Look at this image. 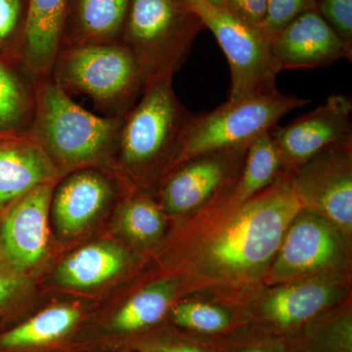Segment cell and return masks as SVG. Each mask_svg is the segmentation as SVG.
I'll list each match as a JSON object with an SVG mask.
<instances>
[{
	"label": "cell",
	"mask_w": 352,
	"mask_h": 352,
	"mask_svg": "<svg viewBox=\"0 0 352 352\" xmlns=\"http://www.w3.org/2000/svg\"><path fill=\"white\" fill-rule=\"evenodd\" d=\"M82 312L72 305L46 308L19 325L0 331V352H20L63 339L80 321Z\"/></svg>",
	"instance_id": "21"
},
{
	"label": "cell",
	"mask_w": 352,
	"mask_h": 352,
	"mask_svg": "<svg viewBox=\"0 0 352 352\" xmlns=\"http://www.w3.org/2000/svg\"><path fill=\"white\" fill-rule=\"evenodd\" d=\"M27 15L28 0H0V56L20 60Z\"/></svg>",
	"instance_id": "26"
},
{
	"label": "cell",
	"mask_w": 352,
	"mask_h": 352,
	"mask_svg": "<svg viewBox=\"0 0 352 352\" xmlns=\"http://www.w3.org/2000/svg\"><path fill=\"white\" fill-rule=\"evenodd\" d=\"M122 232L134 242H153L163 233L164 220L159 208L144 196H132L122 203L118 214Z\"/></svg>",
	"instance_id": "24"
},
{
	"label": "cell",
	"mask_w": 352,
	"mask_h": 352,
	"mask_svg": "<svg viewBox=\"0 0 352 352\" xmlns=\"http://www.w3.org/2000/svg\"><path fill=\"white\" fill-rule=\"evenodd\" d=\"M50 76L71 96L85 95L108 117L118 118L135 105L147 83L138 60L120 41L62 47Z\"/></svg>",
	"instance_id": "3"
},
{
	"label": "cell",
	"mask_w": 352,
	"mask_h": 352,
	"mask_svg": "<svg viewBox=\"0 0 352 352\" xmlns=\"http://www.w3.org/2000/svg\"><path fill=\"white\" fill-rule=\"evenodd\" d=\"M126 263V252L119 245L94 243L67 256L58 266L55 278L67 288H94L118 276Z\"/></svg>",
	"instance_id": "19"
},
{
	"label": "cell",
	"mask_w": 352,
	"mask_h": 352,
	"mask_svg": "<svg viewBox=\"0 0 352 352\" xmlns=\"http://www.w3.org/2000/svg\"><path fill=\"white\" fill-rule=\"evenodd\" d=\"M317 10L340 38L352 44V0H317Z\"/></svg>",
	"instance_id": "29"
},
{
	"label": "cell",
	"mask_w": 352,
	"mask_h": 352,
	"mask_svg": "<svg viewBox=\"0 0 352 352\" xmlns=\"http://www.w3.org/2000/svg\"><path fill=\"white\" fill-rule=\"evenodd\" d=\"M36 80L19 59L0 56V134H25L36 110Z\"/></svg>",
	"instance_id": "20"
},
{
	"label": "cell",
	"mask_w": 352,
	"mask_h": 352,
	"mask_svg": "<svg viewBox=\"0 0 352 352\" xmlns=\"http://www.w3.org/2000/svg\"><path fill=\"white\" fill-rule=\"evenodd\" d=\"M24 274L0 264V318L8 314L27 289Z\"/></svg>",
	"instance_id": "30"
},
{
	"label": "cell",
	"mask_w": 352,
	"mask_h": 352,
	"mask_svg": "<svg viewBox=\"0 0 352 352\" xmlns=\"http://www.w3.org/2000/svg\"><path fill=\"white\" fill-rule=\"evenodd\" d=\"M204 1L208 2V3L212 4V6L226 7V0H204Z\"/></svg>",
	"instance_id": "34"
},
{
	"label": "cell",
	"mask_w": 352,
	"mask_h": 352,
	"mask_svg": "<svg viewBox=\"0 0 352 352\" xmlns=\"http://www.w3.org/2000/svg\"><path fill=\"white\" fill-rule=\"evenodd\" d=\"M162 351L164 352H204L198 347L187 346V344H179V346L166 347Z\"/></svg>",
	"instance_id": "33"
},
{
	"label": "cell",
	"mask_w": 352,
	"mask_h": 352,
	"mask_svg": "<svg viewBox=\"0 0 352 352\" xmlns=\"http://www.w3.org/2000/svg\"><path fill=\"white\" fill-rule=\"evenodd\" d=\"M249 146L208 153L180 164L166 176L160 190L164 210L185 214L210 200L244 164Z\"/></svg>",
	"instance_id": "11"
},
{
	"label": "cell",
	"mask_w": 352,
	"mask_h": 352,
	"mask_svg": "<svg viewBox=\"0 0 352 352\" xmlns=\"http://www.w3.org/2000/svg\"><path fill=\"white\" fill-rule=\"evenodd\" d=\"M308 103V99L276 91L227 100L210 112L193 115L180 134L170 163L176 166L200 155L251 144L286 113Z\"/></svg>",
	"instance_id": "6"
},
{
	"label": "cell",
	"mask_w": 352,
	"mask_h": 352,
	"mask_svg": "<svg viewBox=\"0 0 352 352\" xmlns=\"http://www.w3.org/2000/svg\"><path fill=\"white\" fill-rule=\"evenodd\" d=\"M173 76L153 78L122 117L115 159L126 173L148 182L164 161L170 163L180 134L191 119L176 96Z\"/></svg>",
	"instance_id": "4"
},
{
	"label": "cell",
	"mask_w": 352,
	"mask_h": 352,
	"mask_svg": "<svg viewBox=\"0 0 352 352\" xmlns=\"http://www.w3.org/2000/svg\"><path fill=\"white\" fill-rule=\"evenodd\" d=\"M60 177L56 166L29 133L0 134V214L28 192Z\"/></svg>",
	"instance_id": "15"
},
{
	"label": "cell",
	"mask_w": 352,
	"mask_h": 352,
	"mask_svg": "<svg viewBox=\"0 0 352 352\" xmlns=\"http://www.w3.org/2000/svg\"><path fill=\"white\" fill-rule=\"evenodd\" d=\"M351 159V141L331 145L291 176L303 207L319 212L346 235L352 229Z\"/></svg>",
	"instance_id": "8"
},
{
	"label": "cell",
	"mask_w": 352,
	"mask_h": 352,
	"mask_svg": "<svg viewBox=\"0 0 352 352\" xmlns=\"http://www.w3.org/2000/svg\"><path fill=\"white\" fill-rule=\"evenodd\" d=\"M337 286L320 281L289 285L271 294L261 307V317L288 330L314 319L333 302Z\"/></svg>",
	"instance_id": "18"
},
{
	"label": "cell",
	"mask_w": 352,
	"mask_h": 352,
	"mask_svg": "<svg viewBox=\"0 0 352 352\" xmlns=\"http://www.w3.org/2000/svg\"><path fill=\"white\" fill-rule=\"evenodd\" d=\"M231 352V351H230ZM232 352H287L276 342H256L237 347Z\"/></svg>",
	"instance_id": "32"
},
{
	"label": "cell",
	"mask_w": 352,
	"mask_h": 352,
	"mask_svg": "<svg viewBox=\"0 0 352 352\" xmlns=\"http://www.w3.org/2000/svg\"><path fill=\"white\" fill-rule=\"evenodd\" d=\"M2 325H3V319L0 318V331L2 330Z\"/></svg>",
	"instance_id": "35"
},
{
	"label": "cell",
	"mask_w": 352,
	"mask_h": 352,
	"mask_svg": "<svg viewBox=\"0 0 352 352\" xmlns=\"http://www.w3.org/2000/svg\"><path fill=\"white\" fill-rule=\"evenodd\" d=\"M267 0H226V7L248 25L261 31Z\"/></svg>",
	"instance_id": "31"
},
{
	"label": "cell",
	"mask_w": 352,
	"mask_h": 352,
	"mask_svg": "<svg viewBox=\"0 0 352 352\" xmlns=\"http://www.w3.org/2000/svg\"><path fill=\"white\" fill-rule=\"evenodd\" d=\"M69 0H28L27 27L20 61L32 78L51 75L62 36Z\"/></svg>",
	"instance_id": "16"
},
{
	"label": "cell",
	"mask_w": 352,
	"mask_h": 352,
	"mask_svg": "<svg viewBox=\"0 0 352 352\" xmlns=\"http://www.w3.org/2000/svg\"><path fill=\"white\" fill-rule=\"evenodd\" d=\"M129 0H69L61 48L120 41Z\"/></svg>",
	"instance_id": "17"
},
{
	"label": "cell",
	"mask_w": 352,
	"mask_h": 352,
	"mask_svg": "<svg viewBox=\"0 0 352 352\" xmlns=\"http://www.w3.org/2000/svg\"><path fill=\"white\" fill-rule=\"evenodd\" d=\"M205 28L214 34L230 67L228 100H239L278 91L277 71L270 43L263 32L248 25L226 7L204 0H185Z\"/></svg>",
	"instance_id": "7"
},
{
	"label": "cell",
	"mask_w": 352,
	"mask_h": 352,
	"mask_svg": "<svg viewBox=\"0 0 352 352\" xmlns=\"http://www.w3.org/2000/svg\"><path fill=\"white\" fill-rule=\"evenodd\" d=\"M270 53L277 73L286 69L330 66L351 60L352 44L340 38L317 8L292 21L270 41Z\"/></svg>",
	"instance_id": "13"
},
{
	"label": "cell",
	"mask_w": 352,
	"mask_h": 352,
	"mask_svg": "<svg viewBox=\"0 0 352 352\" xmlns=\"http://www.w3.org/2000/svg\"><path fill=\"white\" fill-rule=\"evenodd\" d=\"M36 110L28 133L65 171L105 166L115 159L122 118L101 117L73 100L51 76L36 82Z\"/></svg>",
	"instance_id": "1"
},
{
	"label": "cell",
	"mask_w": 352,
	"mask_h": 352,
	"mask_svg": "<svg viewBox=\"0 0 352 352\" xmlns=\"http://www.w3.org/2000/svg\"><path fill=\"white\" fill-rule=\"evenodd\" d=\"M176 325L195 332L220 333L230 325V316L226 310L208 303L188 302L176 305L171 312Z\"/></svg>",
	"instance_id": "25"
},
{
	"label": "cell",
	"mask_w": 352,
	"mask_h": 352,
	"mask_svg": "<svg viewBox=\"0 0 352 352\" xmlns=\"http://www.w3.org/2000/svg\"><path fill=\"white\" fill-rule=\"evenodd\" d=\"M317 8V0H267L261 32L268 41L302 13Z\"/></svg>",
	"instance_id": "28"
},
{
	"label": "cell",
	"mask_w": 352,
	"mask_h": 352,
	"mask_svg": "<svg viewBox=\"0 0 352 352\" xmlns=\"http://www.w3.org/2000/svg\"><path fill=\"white\" fill-rule=\"evenodd\" d=\"M57 182L28 192L0 214V264L24 274L47 252L48 217Z\"/></svg>",
	"instance_id": "9"
},
{
	"label": "cell",
	"mask_w": 352,
	"mask_h": 352,
	"mask_svg": "<svg viewBox=\"0 0 352 352\" xmlns=\"http://www.w3.org/2000/svg\"><path fill=\"white\" fill-rule=\"evenodd\" d=\"M56 182L50 210L55 228L64 238L78 236L107 210L117 195L115 176L100 166L71 171Z\"/></svg>",
	"instance_id": "12"
},
{
	"label": "cell",
	"mask_w": 352,
	"mask_h": 352,
	"mask_svg": "<svg viewBox=\"0 0 352 352\" xmlns=\"http://www.w3.org/2000/svg\"><path fill=\"white\" fill-rule=\"evenodd\" d=\"M303 208L291 177H278L245 201L208 248L215 266L230 273L263 267L276 256L289 226Z\"/></svg>",
	"instance_id": "2"
},
{
	"label": "cell",
	"mask_w": 352,
	"mask_h": 352,
	"mask_svg": "<svg viewBox=\"0 0 352 352\" xmlns=\"http://www.w3.org/2000/svg\"><path fill=\"white\" fill-rule=\"evenodd\" d=\"M351 97L332 94L288 126L273 127L270 135L282 166L298 168L329 146L351 141Z\"/></svg>",
	"instance_id": "10"
},
{
	"label": "cell",
	"mask_w": 352,
	"mask_h": 352,
	"mask_svg": "<svg viewBox=\"0 0 352 352\" xmlns=\"http://www.w3.org/2000/svg\"><path fill=\"white\" fill-rule=\"evenodd\" d=\"M339 231L323 215L303 207L289 226L275 256V276H303L332 267L342 256Z\"/></svg>",
	"instance_id": "14"
},
{
	"label": "cell",
	"mask_w": 352,
	"mask_h": 352,
	"mask_svg": "<svg viewBox=\"0 0 352 352\" xmlns=\"http://www.w3.org/2000/svg\"><path fill=\"white\" fill-rule=\"evenodd\" d=\"M204 29L185 0H129L120 41L131 51L149 82L175 76Z\"/></svg>",
	"instance_id": "5"
},
{
	"label": "cell",
	"mask_w": 352,
	"mask_h": 352,
	"mask_svg": "<svg viewBox=\"0 0 352 352\" xmlns=\"http://www.w3.org/2000/svg\"><path fill=\"white\" fill-rule=\"evenodd\" d=\"M160 352H164V351H160Z\"/></svg>",
	"instance_id": "36"
},
{
	"label": "cell",
	"mask_w": 352,
	"mask_h": 352,
	"mask_svg": "<svg viewBox=\"0 0 352 352\" xmlns=\"http://www.w3.org/2000/svg\"><path fill=\"white\" fill-rule=\"evenodd\" d=\"M305 347L307 352H352L351 314L340 315L314 328Z\"/></svg>",
	"instance_id": "27"
},
{
	"label": "cell",
	"mask_w": 352,
	"mask_h": 352,
	"mask_svg": "<svg viewBox=\"0 0 352 352\" xmlns=\"http://www.w3.org/2000/svg\"><path fill=\"white\" fill-rule=\"evenodd\" d=\"M264 132L250 144L232 199L245 203L270 186L279 175L282 163L270 132Z\"/></svg>",
	"instance_id": "23"
},
{
	"label": "cell",
	"mask_w": 352,
	"mask_h": 352,
	"mask_svg": "<svg viewBox=\"0 0 352 352\" xmlns=\"http://www.w3.org/2000/svg\"><path fill=\"white\" fill-rule=\"evenodd\" d=\"M175 293L173 281H159L141 289L107 323L108 332L127 335L151 327L168 311Z\"/></svg>",
	"instance_id": "22"
}]
</instances>
